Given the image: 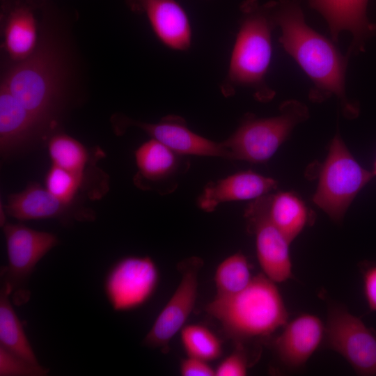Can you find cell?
Masks as SVG:
<instances>
[{
  "instance_id": "29",
  "label": "cell",
  "mask_w": 376,
  "mask_h": 376,
  "mask_svg": "<svg viewBox=\"0 0 376 376\" xmlns=\"http://www.w3.org/2000/svg\"><path fill=\"white\" fill-rule=\"evenodd\" d=\"M180 373L182 376H216L215 370L207 361L191 357L181 360Z\"/></svg>"
},
{
  "instance_id": "23",
  "label": "cell",
  "mask_w": 376,
  "mask_h": 376,
  "mask_svg": "<svg viewBox=\"0 0 376 376\" xmlns=\"http://www.w3.org/2000/svg\"><path fill=\"white\" fill-rule=\"evenodd\" d=\"M253 276L251 267L246 256L236 253L225 258L217 266L214 274L217 290L214 298L233 296L251 283Z\"/></svg>"
},
{
  "instance_id": "5",
  "label": "cell",
  "mask_w": 376,
  "mask_h": 376,
  "mask_svg": "<svg viewBox=\"0 0 376 376\" xmlns=\"http://www.w3.org/2000/svg\"><path fill=\"white\" fill-rule=\"evenodd\" d=\"M59 75L56 55L52 49L41 45L6 73L1 86L42 125L49 121L58 99Z\"/></svg>"
},
{
  "instance_id": "22",
  "label": "cell",
  "mask_w": 376,
  "mask_h": 376,
  "mask_svg": "<svg viewBox=\"0 0 376 376\" xmlns=\"http://www.w3.org/2000/svg\"><path fill=\"white\" fill-rule=\"evenodd\" d=\"M178 153L152 139L135 151V159L141 176L152 182L173 175L178 168Z\"/></svg>"
},
{
  "instance_id": "18",
  "label": "cell",
  "mask_w": 376,
  "mask_h": 376,
  "mask_svg": "<svg viewBox=\"0 0 376 376\" xmlns=\"http://www.w3.org/2000/svg\"><path fill=\"white\" fill-rule=\"evenodd\" d=\"M40 125L5 88L0 87V148L8 155L27 141Z\"/></svg>"
},
{
  "instance_id": "10",
  "label": "cell",
  "mask_w": 376,
  "mask_h": 376,
  "mask_svg": "<svg viewBox=\"0 0 376 376\" xmlns=\"http://www.w3.org/2000/svg\"><path fill=\"white\" fill-rule=\"evenodd\" d=\"M203 261L190 257L181 261L178 267L180 281L170 299L162 308L143 340V345L166 353L169 343L184 327L195 306L198 287V274Z\"/></svg>"
},
{
  "instance_id": "16",
  "label": "cell",
  "mask_w": 376,
  "mask_h": 376,
  "mask_svg": "<svg viewBox=\"0 0 376 376\" xmlns=\"http://www.w3.org/2000/svg\"><path fill=\"white\" fill-rule=\"evenodd\" d=\"M277 182L251 171H242L209 182L198 199V206L212 212L221 203L256 199L269 194Z\"/></svg>"
},
{
  "instance_id": "2",
  "label": "cell",
  "mask_w": 376,
  "mask_h": 376,
  "mask_svg": "<svg viewBox=\"0 0 376 376\" xmlns=\"http://www.w3.org/2000/svg\"><path fill=\"white\" fill-rule=\"evenodd\" d=\"M240 10L239 29L220 91L228 97L237 88H249L257 100L267 102L275 95L266 80L272 55V35L276 27L273 1L260 3L246 0Z\"/></svg>"
},
{
  "instance_id": "24",
  "label": "cell",
  "mask_w": 376,
  "mask_h": 376,
  "mask_svg": "<svg viewBox=\"0 0 376 376\" xmlns=\"http://www.w3.org/2000/svg\"><path fill=\"white\" fill-rule=\"evenodd\" d=\"M47 148L53 165L84 175L88 155L80 142L67 134H57L49 140Z\"/></svg>"
},
{
  "instance_id": "26",
  "label": "cell",
  "mask_w": 376,
  "mask_h": 376,
  "mask_svg": "<svg viewBox=\"0 0 376 376\" xmlns=\"http://www.w3.org/2000/svg\"><path fill=\"white\" fill-rule=\"evenodd\" d=\"M84 175L52 165L45 176L46 188L57 198L70 205L83 182Z\"/></svg>"
},
{
  "instance_id": "4",
  "label": "cell",
  "mask_w": 376,
  "mask_h": 376,
  "mask_svg": "<svg viewBox=\"0 0 376 376\" xmlns=\"http://www.w3.org/2000/svg\"><path fill=\"white\" fill-rule=\"evenodd\" d=\"M309 117L307 107L295 100L283 102L279 114L264 118L246 114L233 134L221 142L229 159L253 163L267 161L294 128Z\"/></svg>"
},
{
  "instance_id": "21",
  "label": "cell",
  "mask_w": 376,
  "mask_h": 376,
  "mask_svg": "<svg viewBox=\"0 0 376 376\" xmlns=\"http://www.w3.org/2000/svg\"><path fill=\"white\" fill-rule=\"evenodd\" d=\"M10 297L9 290L1 283L0 346L31 363H40Z\"/></svg>"
},
{
  "instance_id": "8",
  "label": "cell",
  "mask_w": 376,
  "mask_h": 376,
  "mask_svg": "<svg viewBox=\"0 0 376 376\" xmlns=\"http://www.w3.org/2000/svg\"><path fill=\"white\" fill-rule=\"evenodd\" d=\"M324 340L358 375H376V333L344 307L329 308Z\"/></svg>"
},
{
  "instance_id": "13",
  "label": "cell",
  "mask_w": 376,
  "mask_h": 376,
  "mask_svg": "<svg viewBox=\"0 0 376 376\" xmlns=\"http://www.w3.org/2000/svg\"><path fill=\"white\" fill-rule=\"evenodd\" d=\"M130 9L146 16L157 38L167 47L186 51L191 45L192 31L184 8L175 0H126Z\"/></svg>"
},
{
  "instance_id": "17",
  "label": "cell",
  "mask_w": 376,
  "mask_h": 376,
  "mask_svg": "<svg viewBox=\"0 0 376 376\" xmlns=\"http://www.w3.org/2000/svg\"><path fill=\"white\" fill-rule=\"evenodd\" d=\"M70 205L54 196L38 183L29 184L23 191L10 194L4 206L6 213L20 221L66 218Z\"/></svg>"
},
{
  "instance_id": "28",
  "label": "cell",
  "mask_w": 376,
  "mask_h": 376,
  "mask_svg": "<svg viewBox=\"0 0 376 376\" xmlns=\"http://www.w3.org/2000/svg\"><path fill=\"white\" fill-rule=\"evenodd\" d=\"M249 364L243 349L238 347V350L226 357L216 368V376H244L246 375Z\"/></svg>"
},
{
  "instance_id": "19",
  "label": "cell",
  "mask_w": 376,
  "mask_h": 376,
  "mask_svg": "<svg viewBox=\"0 0 376 376\" xmlns=\"http://www.w3.org/2000/svg\"><path fill=\"white\" fill-rule=\"evenodd\" d=\"M3 47L10 58L17 62L30 56L37 49L38 29L32 9L15 6L9 13L4 27Z\"/></svg>"
},
{
  "instance_id": "9",
  "label": "cell",
  "mask_w": 376,
  "mask_h": 376,
  "mask_svg": "<svg viewBox=\"0 0 376 376\" xmlns=\"http://www.w3.org/2000/svg\"><path fill=\"white\" fill-rule=\"evenodd\" d=\"M159 279V269L152 258L126 256L109 269L104 280V292L114 311H130L143 306L151 298Z\"/></svg>"
},
{
  "instance_id": "11",
  "label": "cell",
  "mask_w": 376,
  "mask_h": 376,
  "mask_svg": "<svg viewBox=\"0 0 376 376\" xmlns=\"http://www.w3.org/2000/svg\"><path fill=\"white\" fill-rule=\"evenodd\" d=\"M266 196L251 203L244 216L248 230L255 235L257 258L263 273L274 282L282 283L292 277L291 242L269 219Z\"/></svg>"
},
{
  "instance_id": "27",
  "label": "cell",
  "mask_w": 376,
  "mask_h": 376,
  "mask_svg": "<svg viewBox=\"0 0 376 376\" xmlns=\"http://www.w3.org/2000/svg\"><path fill=\"white\" fill-rule=\"evenodd\" d=\"M49 372L40 363H31L0 346L1 376H45Z\"/></svg>"
},
{
  "instance_id": "31",
  "label": "cell",
  "mask_w": 376,
  "mask_h": 376,
  "mask_svg": "<svg viewBox=\"0 0 376 376\" xmlns=\"http://www.w3.org/2000/svg\"><path fill=\"white\" fill-rule=\"evenodd\" d=\"M374 170H373V173L375 175H376V159H375V164H374Z\"/></svg>"
},
{
  "instance_id": "3",
  "label": "cell",
  "mask_w": 376,
  "mask_h": 376,
  "mask_svg": "<svg viewBox=\"0 0 376 376\" xmlns=\"http://www.w3.org/2000/svg\"><path fill=\"white\" fill-rule=\"evenodd\" d=\"M263 273L253 279L241 292L214 298L205 311L217 320L225 334L238 345L273 334L288 322V313L276 285Z\"/></svg>"
},
{
  "instance_id": "12",
  "label": "cell",
  "mask_w": 376,
  "mask_h": 376,
  "mask_svg": "<svg viewBox=\"0 0 376 376\" xmlns=\"http://www.w3.org/2000/svg\"><path fill=\"white\" fill-rule=\"evenodd\" d=\"M113 125L118 132L131 126L139 127L178 155L229 159V153L221 142L212 141L194 132L187 127L185 119L179 116L169 115L155 123L141 122L120 116L113 120Z\"/></svg>"
},
{
  "instance_id": "20",
  "label": "cell",
  "mask_w": 376,
  "mask_h": 376,
  "mask_svg": "<svg viewBox=\"0 0 376 376\" xmlns=\"http://www.w3.org/2000/svg\"><path fill=\"white\" fill-rule=\"evenodd\" d=\"M266 196L269 219L292 242L311 221L306 206L299 196L291 192L267 194Z\"/></svg>"
},
{
  "instance_id": "25",
  "label": "cell",
  "mask_w": 376,
  "mask_h": 376,
  "mask_svg": "<svg viewBox=\"0 0 376 376\" xmlns=\"http://www.w3.org/2000/svg\"><path fill=\"white\" fill-rule=\"evenodd\" d=\"M180 337L187 357L209 362L217 359L222 354L219 338L205 326L185 325L180 330Z\"/></svg>"
},
{
  "instance_id": "1",
  "label": "cell",
  "mask_w": 376,
  "mask_h": 376,
  "mask_svg": "<svg viewBox=\"0 0 376 376\" xmlns=\"http://www.w3.org/2000/svg\"><path fill=\"white\" fill-rule=\"evenodd\" d=\"M273 15L281 30V45L312 82L310 100L321 102L334 95L347 118L357 117L359 107L348 100L345 91L349 56L306 24L295 0L273 1Z\"/></svg>"
},
{
  "instance_id": "14",
  "label": "cell",
  "mask_w": 376,
  "mask_h": 376,
  "mask_svg": "<svg viewBox=\"0 0 376 376\" xmlns=\"http://www.w3.org/2000/svg\"><path fill=\"white\" fill-rule=\"evenodd\" d=\"M311 7L326 20L332 39L337 41L342 31H349L352 43L348 55L361 52L366 42L376 36V23L367 17L368 0H308Z\"/></svg>"
},
{
  "instance_id": "6",
  "label": "cell",
  "mask_w": 376,
  "mask_h": 376,
  "mask_svg": "<svg viewBox=\"0 0 376 376\" xmlns=\"http://www.w3.org/2000/svg\"><path fill=\"white\" fill-rule=\"evenodd\" d=\"M374 175L357 162L336 134L330 143L313 201L332 220L340 221L355 196Z\"/></svg>"
},
{
  "instance_id": "15",
  "label": "cell",
  "mask_w": 376,
  "mask_h": 376,
  "mask_svg": "<svg viewBox=\"0 0 376 376\" xmlns=\"http://www.w3.org/2000/svg\"><path fill=\"white\" fill-rule=\"evenodd\" d=\"M283 327L273 342L274 351L285 366L299 368L324 341L325 324L319 317L303 313L287 322Z\"/></svg>"
},
{
  "instance_id": "30",
  "label": "cell",
  "mask_w": 376,
  "mask_h": 376,
  "mask_svg": "<svg viewBox=\"0 0 376 376\" xmlns=\"http://www.w3.org/2000/svg\"><path fill=\"white\" fill-rule=\"evenodd\" d=\"M363 290L370 311H376V265H371L363 272Z\"/></svg>"
},
{
  "instance_id": "7",
  "label": "cell",
  "mask_w": 376,
  "mask_h": 376,
  "mask_svg": "<svg viewBox=\"0 0 376 376\" xmlns=\"http://www.w3.org/2000/svg\"><path fill=\"white\" fill-rule=\"evenodd\" d=\"M6 239L8 265L1 268V283L10 292L15 304L29 300V280L38 262L58 244L56 235L39 231L21 224L5 222L2 226Z\"/></svg>"
}]
</instances>
